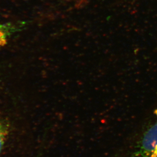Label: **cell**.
I'll use <instances>...</instances> for the list:
<instances>
[{"instance_id": "1", "label": "cell", "mask_w": 157, "mask_h": 157, "mask_svg": "<svg viewBox=\"0 0 157 157\" xmlns=\"http://www.w3.org/2000/svg\"><path fill=\"white\" fill-rule=\"evenodd\" d=\"M156 113L157 115V110ZM157 147V123L144 134L135 150L133 157H149Z\"/></svg>"}, {"instance_id": "2", "label": "cell", "mask_w": 157, "mask_h": 157, "mask_svg": "<svg viewBox=\"0 0 157 157\" xmlns=\"http://www.w3.org/2000/svg\"><path fill=\"white\" fill-rule=\"evenodd\" d=\"M8 135V130L2 121L0 120V153L3 150Z\"/></svg>"}, {"instance_id": "3", "label": "cell", "mask_w": 157, "mask_h": 157, "mask_svg": "<svg viewBox=\"0 0 157 157\" xmlns=\"http://www.w3.org/2000/svg\"><path fill=\"white\" fill-rule=\"evenodd\" d=\"M8 33V27L0 24V48L6 44Z\"/></svg>"}, {"instance_id": "4", "label": "cell", "mask_w": 157, "mask_h": 157, "mask_svg": "<svg viewBox=\"0 0 157 157\" xmlns=\"http://www.w3.org/2000/svg\"><path fill=\"white\" fill-rule=\"evenodd\" d=\"M149 157H157V147L155 148L152 153L150 154Z\"/></svg>"}]
</instances>
